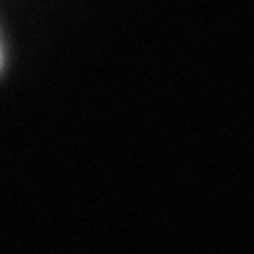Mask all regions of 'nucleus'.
Here are the masks:
<instances>
[{
    "label": "nucleus",
    "instance_id": "f257e3e1",
    "mask_svg": "<svg viewBox=\"0 0 254 254\" xmlns=\"http://www.w3.org/2000/svg\"><path fill=\"white\" fill-rule=\"evenodd\" d=\"M0 62H2V55H0Z\"/></svg>",
    "mask_w": 254,
    "mask_h": 254
}]
</instances>
